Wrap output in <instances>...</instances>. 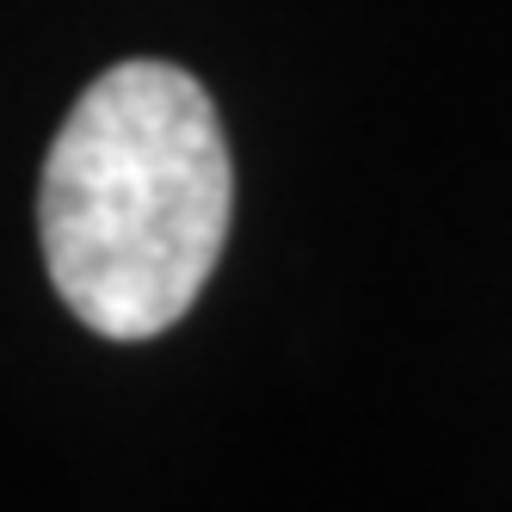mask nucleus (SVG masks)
Wrapping results in <instances>:
<instances>
[{"label": "nucleus", "instance_id": "obj_1", "mask_svg": "<svg viewBox=\"0 0 512 512\" xmlns=\"http://www.w3.org/2000/svg\"><path fill=\"white\" fill-rule=\"evenodd\" d=\"M235 167L210 93L173 62H118L75 99L38 186L56 297L105 340H155L229 241Z\"/></svg>", "mask_w": 512, "mask_h": 512}]
</instances>
